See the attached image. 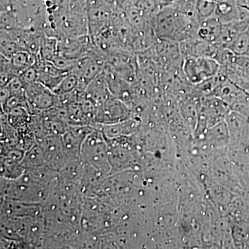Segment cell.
Wrapping results in <instances>:
<instances>
[{
    "instance_id": "cell-16",
    "label": "cell",
    "mask_w": 249,
    "mask_h": 249,
    "mask_svg": "<svg viewBox=\"0 0 249 249\" xmlns=\"http://www.w3.org/2000/svg\"><path fill=\"white\" fill-rule=\"evenodd\" d=\"M222 25V22L214 16L203 19L198 24L196 37L206 42L217 44Z\"/></svg>"
},
{
    "instance_id": "cell-23",
    "label": "cell",
    "mask_w": 249,
    "mask_h": 249,
    "mask_svg": "<svg viewBox=\"0 0 249 249\" xmlns=\"http://www.w3.org/2000/svg\"><path fill=\"white\" fill-rule=\"evenodd\" d=\"M0 27L1 30L11 33L18 28L22 27L14 10L1 11L0 14Z\"/></svg>"
},
{
    "instance_id": "cell-30",
    "label": "cell",
    "mask_w": 249,
    "mask_h": 249,
    "mask_svg": "<svg viewBox=\"0 0 249 249\" xmlns=\"http://www.w3.org/2000/svg\"><path fill=\"white\" fill-rule=\"evenodd\" d=\"M160 1H161V2L165 3V4H172L173 3L175 0H160Z\"/></svg>"
},
{
    "instance_id": "cell-10",
    "label": "cell",
    "mask_w": 249,
    "mask_h": 249,
    "mask_svg": "<svg viewBox=\"0 0 249 249\" xmlns=\"http://www.w3.org/2000/svg\"><path fill=\"white\" fill-rule=\"evenodd\" d=\"M106 65L104 59L93 54L88 53L76 59L72 72L80 79L89 85L90 82L102 73Z\"/></svg>"
},
{
    "instance_id": "cell-4",
    "label": "cell",
    "mask_w": 249,
    "mask_h": 249,
    "mask_svg": "<svg viewBox=\"0 0 249 249\" xmlns=\"http://www.w3.org/2000/svg\"><path fill=\"white\" fill-rule=\"evenodd\" d=\"M116 9L117 5L114 0H88L86 15L91 38L110 25Z\"/></svg>"
},
{
    "instance_id": "cell-24",
    "label": "cell",
    "mask_w": 249,
    "mask_h": 249,
    "mask_svg": "<svg viewBox=\"0 0 249 249\" xmlns=\"http://www.w3.org/2000/svg\"><path fill=\"white\" fill-rule=\"evenodd\" d=\"M0 88L5 86L15 77L18 76V72L13 66L11 60L1 55L0 58Z\"/></svg>"
},
{
    "instance_id": "cell-22",
    "label": "cell",
    "mask_w": 249,
    "mask_h": 249,
    "mask_svg": "<svg viewBox=\"0 0 249 249\" xmlns=\"http://www.w3.org/2000/svg\"><path fill=\"white\" fill-rule=\"evenodd\" d=\"M237 55H247L249 53V25L242 31L229 48Z\"/></svg>"
},
{
    "instance_id": "cell-28",
    "label": "cell",
    "mask_w": 249,
    "mask_h": 249,
    "mask_svg": "<svg viewBox=\"0 0 249 249\" xmlns=\"http://www.w3.org/2000/svg\"><path fill=\"white\" fill-rule=\"evenodd\" d=\"M88 0H69V9L74 13L86 14Z\"/></svg>"
},
{
    "instance_id": "cell-1",
    "label": "cell",
    "mask_w": 249,
    "mask_h": 249,
    "mask_svg": "<svg viewBox=\"0 0 249 249\" xmlns=\"http://www.w3.org/2000/svg\"><path fill=\"white\" fill-rule=\"evenodd\" d=\"M199 21L178 11L173 3L163 6L152 19L158 38L181 42L196 37Z\"/></svg>"
},
{
    "instance_id": "cell-11",
    "label": "cell",
    "mask_w": 249,
    "mask_h": 249,
    "mask_svg": "<svg viewBox=\"0 0 249 249\" xmlns=\"http://www.w3.org/2000/svg\"><path fill=\"white\" fill-rule=\"evenodd\" d=\"M42 213L41 204H31L24 201L4 198L1 204V218L39 217Z\"/></svg>"
},
{
    "instance_id": "cell-18",
    "label": "cell",
    "mask_w": 249,
    "mask_h": 249,
    "mask_svg": "<svg viewBox=\"0 0 249 249\" xmlns=\"http://www.w3.org/2000/svg\"><path fill=\"white\" fill-rule=\"evenodd\" d=\"M10 60L19 75L21 72L36 65L38 61V55H34L27 50H21Z\"/></svg>"
},
{
    "instance_id": "cell-13",
    "label": "cell",
    "mask_w": 249,
    "mask_h": 249,
    "mask_svg": "<svg viewBox=\"0 0 249 249\" xmlns=\"http://www.w3.org/2000/svg\"><path fill=\"white\" fill-rule=\"evenodd\" d=\"M95 127L92 125H70L67 132L62 135V142L70 160L80 158L83 142Z\"/></svg>"
},
{
    "instance_id": "cell-3",
    "label": "cell",
    "mask_w": 249,
    "mask_h": 249,
    "mask_svg": "<svg viewBox=\"0 0 249 249\" xmlns=\"http://www.w3.org/2000/svg\"><path fill=\"white\" fill-rule=\"evenodd\" d=\"M80 158L85 167L94 170L106 178L111 173L107 139L102 129L97 126L83 142Z\"/></svg>"
},
{
    "instance_id": "cell-17",
    "label": "cell",
    "mask_w": 249,
    "mask_h": 249,
    "mask_svg": "<svg viewBox=\"0 0 249 249\" xmlns=\"http://www.w3.org/2000/svg\"><path fill=\"white\" fill-rule=\"evenodd\" d=\"M22 163L26 172L34 171L47 165L43 150L37 142L25 152Z\"/></svg>"
},
{
    "instance_id": "cell-29",
    "label": "cell",
    "mask_w": 249,
    "mask_h": 249,
    "mask_svg": "<svg viewBox=\"0 0 249 249\" xmlns=\"http://www.w3.org/2000/svg\"><path fill=\"white\" fill-rule=\"evenodd\" d=\"M236 4L249 14V0H237Z\"/></svg>"
},
{
    "instance_id": "cell-21",
    "label": "cell",
    "mask_w": 249,
    "mask_h": 249,
    "mask_svg": "<svg viewBox=\"0 0 249 249\" xmlns=\"http://www.w3.org/2000/svg\"><path fill=\"white\" fill-rule=\"evenodd\" d=\"M217 2L215 0H196V9L198 21L212 17L215 13Z\"/></svg>"
},
{
    "instance_id": "cell-12",
    "label": "cell",
    "mask_w": 249,
    "mask_h": 249,
    "mask_svg": "<svg viewBox=\"0 0 249 249\" xmlns=\"http://www.w3.org/2000/svg\"><path fill=\"white\" fill-rule=\"evenodd\" d=\"M25 94L31 106L38 112L48 110L55 106V93L39 82L27 86Z\"/></svg>"
},
{
    "instance_id": "cell-20",
    "label": "cell",
    "mask_w": 249,
    "mask_h": 249,
    "mask_svg": "<svg viewBox=\"0 0 249 249\" xmlns=\"http://www.w3.org/2000/svg\"><path fill=\"white\" fill-rule=\"evenodd\" d=\"M58 54V39L52 36H45L41 44L38 58L42 60L52 61Z\"/></svg>"
},
{
    "instance_id": "cell-15",
    "label": "cell",
    "mask_w": 249,
    "mask_h": 249,
    "mask_svg": "<svg viewBox=\"0 0 249 249\" xmlns=\"http://www.w3.org/2000/svg\"><path fill=\"white\" fill-rule=\"evenodd\" d=\"M112 95L108 87L107 80L105 75L104 70L96 78L91 80L85 90V97L97 106L102 104Z\"/></svg>"
},
{
    "instance_id": "cell-5",
    "label": "cell",
    "mask_w": 249,
    "mask_h": 249,
    "mask_svg": "<svg viewBox=\"0 0 249 249\" xmlns=\"http://www.w3.org/2000/svg\"><path fill=\"white\" fill-rule=\"evenodd\" d=\"M14 10L22 27L45 32L48 25L45 0H17Z\"/></svg>"
},
{
    "instance_id": "cell-25",
    "label": "cell",
    "mask_w": 249,
    "mask_h": 249,
    "mask_svg": "<svg viewBox=\"0 0 249 249\" xmlns=\"http://www.w3.org/2000/svg\"><path fill=\"white\" fill-rule=\"evenodd\" d=\"M79 84V77L71 72L62 79L56 89L54 90L53 93L55 94H65L71 92L77 89Z\"/></svg>"
},
{
    "instance_id": "cell-8",
    "label": "cell",
    "mask_w": 249,
    "mask_h": 249,
    "mask_svg": "<svg viewBox=\"0 0 249 249\" xmlns=\"http://www.w3.org/2000/svg\"><path fill=\"white\" fill-rule=\"evenodd\" d=\"M88 35H89V29L86 14L69 11L54 25V36L58 39Z\"/></svg>"
},
{
    "instance_id": "cell-31",
    "label": "cell",
    "mask_w": 249,
    "mask_h": 249,
    "mask_svg": "<svg viewBox=\"0 0 249 249\" xmlns=\"http://www.w3.org/2000/svg\"><path fill=\"white\" fill-rule=\"evenodd\" d=\"M248 55V56H249V53H248V55Z\"/></svg>"
},
{
    "instance_id": "cell-26",
    "label": "cell",
    "mask_w": 249,
    "mask_h": 249,
    "mask_svg": "<svg viewBox=\"0 0 249 249\" xmlns=\"http://www.w3.org/2000/svg\"><path fill=\"white\" fill-rule=\"evenodd\" d=\"M6 85L9 88L11 94L22 96V97L26 96L25 93L27 87L22 83V80H20V78L18 76L13 78Z\"/></svg>"
},
{
    "instance_id": "cell-7",
    "label": "cell",
    "mask_w": 249,
    "mask_h": 249,
    "mask_svg": "<svg viewBox=\"0 0 249 249\" xmlns=\"http://www.w3.org/2000/svg\"><path fill=\"white\" fill-rule=\"evenodd\" d=\"M39 140L37 143L43 150L47 165L59 173L70 160L62 142V135L49 134Z\"/></svg>"
},
{
    "instance_id": "cell-2",
    "label": "cell",
    "mask_w": 249,
    "mask_h": 249,
    "mask_svg": "<svg viewBox=\"0 0 249 249\" xmlns=\"http://www.w3.org/2000/svg\"><path fill=\"white\" fill-rule=\"evenodd\" d=\"M4 198L31 203L45 202L50 194L51 186L39 181L31 174L25 172L22 176L14 180L3 178Z\"/></svg>"
},
{
    "instance_id": "cell-27",
    "label": "cell",
    "mask_w": 249,
    "mask_h": 249,
    "mask_svg": "<svg viewBox=\"0 0 249 249\" xmlns=\"http://www.w3.org/2000/svg\"><path fill=\"white\" fill-rule=\"evenodd\" d=\"M18 77L22 80V83L25 85L26 87L29 86V85L37 82V70L35 65L33 67H29L27 70L21 72Z\"/></svg>"
},
{
    "instance_id": "cell-14",
    "label": "cell",
    "mask_w": 249,
    "mask_h": 249,
    "mask_svg": "<svg viewBox=\"0 0 249 249\" xmlns=\"http://www.w3.org/2000/svg\"><path fill=\"white\" fill-rule=\"evenodd\" d=\"M91 42L92 40L89 35L77 37H60L58 38V54L76 60L88 53Z\"/></svg>"
},
{
    "instance_id": "cell-6",
    "label": "cell",
    "mask_w": 249,
    "mask_h": 249,
    "mask_svg": "<svg viewBox=\"0 0 249 249\" xmlns=\"http://www.w3.org/2000/svg\"><path fill=\"white\" fill-rule=\"evenodd\" d=\"M221 65L214 59L206 57H183L182 70L188 83L200 84L217 76Z\"/></svg>"
},
{
    "instance_id": "cell-9",
    "label": "cell",
    "mask_w": 249,
    "mask_h": 249,
    "mask_svg": "<svg viewBox=\"0 0 249 249\" xmlns=\"http://www.w3.org/2000/svg\"><path fill=\"white\" fill-rule=\"evenodd\" d=\"M130 114V109L126 103L111 96L98 106L95 123L100 125L118 124L129 119Z\"/></svg>"
},
{
    "instance_id": "cell-19",
    "label": "cell",
    "mask_w": 249,
    "mask_h": 249,
    "mask_svg": "<svg viewBox=\"0 0 249 249\" xmlns=\"http://www.w3.org/2000/svg\"><path fill=\"white\" fill-rule=\"evenodd\" d=\"M0 34V53L5 58L11 59L18 52L24 50L6 31L1 30Z\"/></svg>"
}]
</instances>
